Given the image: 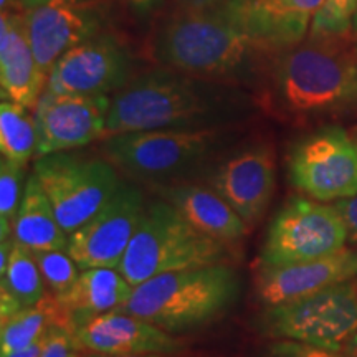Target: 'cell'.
Here are the masks:
<instances>
[{
  "label": "cell",
  "mask_w": 357,
  "mask_h": 357,
  "mask_svg": "<svg viewBox=\"0 0 357 357\" xmlns=\"http://www.w3.org/2000/svg\"><path fill=\"white\" fill-rule=\"evenodd\" d=\"M257 109L258 101L247 88L159 66L134 75L111 96L106 136L240 126Z\"/></svg>",
  "instance_id": "cell-1"
},
{
  "label": "cell",
  "mask_w": 357,
  "mask_h": 357,
  "mask_svg": "<svg viewBox=\"0 0 357 357\" xmlns=\"http://www.w3.org/2000/svg\"><path fill=\"white\" fill-rule=\"evenodd\" d=\"M153 55L160 66L243 88L257 86L278 56L257 37L240 0L185 7L155 32Z\"/></svg>",
  "instance_id": "cell-2"
},
{
  "label": "cell",
  "mask_w": 357,
  "mask_h": 357,
  "mask_svg": "<svg viewBox=\"0 0 357 357\" xmlns=\"http://www.w3.org/2000/svg\"><path fill=\"white\" fill-rule=\"evenodd\" d=\"M240 136V126L121 132L102 137L100 153L126 181L151 190L205 181L218 160L234 149Z\"/></svg>",
  "instance_id": "cell-3"
},
{
  "label": "cell",
  "mask_w": 357,
  "mask_h": 357,
  "mask_svg": "<svg viewBox=\"0 0 357 357\" xmlns=\"http://www.w3.org/2000/svg\"><path fill=\"white\" fill-rule=\"evenodd\" d=\"M342 37L311 38L280 53L268 68V101L296 119L357 111V56Z\"/></svg>",
  "instance_id": "cell-4"
},
{
  "label": "cell",
  "mask_w": 357,
  "mask_h": 357,
  "mask_svg": "<svg viewBox=\"0 0 357 357\" xmlns=\"http://www.w3.org/2000/svg\"><path fill=\"white\" fill-rule=\"evenodd\" d=\"M240 296V276L229 263L171 271L134 287L119 310L164 331H194L222 318Z\"/></svg>",
  "instance_id": "cell-5"
},
{
  "label": "cell",
  "mask_w": 357,
  "mask_h": 357,
  "mask_svg": "<svg viewBox=\"0 0 357 357\" xmlns=\"http://www.w3.org/2000/svg\"><path fill=\"white\" fill-rule=\"evenodd\" d=\"M230 245L195 229L162 199L149 200L118 270L132 287L171 271L225 263Z\"/></svg>",
  "instance_id": "cell-6"
},
{
  "label": "cell",
  "mask_w": 357,
  "mask_h": 357,
  "mask_svg": "<svg viewBox=\"0 0 357 357\" xmlns=\"http://www.w3.org/2000/svg\"><path fill=\"white\" fill-rule=\"evenodd\" d=\"M33 174L68 236L109 202L124 177L100 154L61 151L35 159Z\"/></svg>",
  "instance_id": "cell-7"
},
{
  "label": "cell",
  "mask_w": 357,
  "mask_h": 357,
  "mask_svg": "<svg viewBox=\"0 0 357 357\" xmlns=\"http://www.w3.org/2000/svg\"><path fill=\"white\" fill-rule=\"evenodd\" d=\"M260 326L266 336L342 351L357 334V283L351 280L300 300L268 306Z\"/></svg>",
  "instance_id": "cell-8"
},
{
  "label": "cell",
  "mask_w": 357,
  "mask_h": 357,
  "mask_svg": "<svg viewBox=\"0 0 357 357\" xmlns=\"http://www.w3.org/2000/svg\"><path fill=\"white\" fill-rule=\"evenodd\" d=\"M347 230L336 205L293 197L268 227L260 266H287L323 258L346 247Z\"/></svg>",
  "instance_id": "cell-9"
},
{
  "label": "cell",
  "mask_w": 357,
  "mask_h": 357,
  "mask_svg": "<svg viewBox=\"0 0 357 357\" xmlns=\"http://www.w3.org/2000/svg\"><path fill=\"white\" fill-rule=\"evenodd\" d=\"M289 182L306 197L337 202L357 195V146L339 126L316 129L288 154Z\"/></svg>",
  "instance_id": "cell-10"
},
{
  "label": "cell",
  "mask_w": 357,
  "mask_h": 357,
  "mask_svg": "<svg viewBox=\"0 0 357 357\" xmlns=\"http://www.w3.org/2000/svg\"><path fill=\"white\" fill-rule=\"evenodd\" d=\"M147 200L136 182L124 178L109 202L68 236V253L82 270L118 268L144 215Z\"/></svg>",
  "instance_id": "cell-11"
},
{
  "label": "cell",
  "mask_w": 357,
  "mask_h": 357,
  "mask_svg": "<svg viewBox=\"0 0 357 357\" xmlns=\"http://www.w3.org/2000/svg\"><path fill=\"white\" fill-rule=\"evenodd\" d=\"M132 77V60L126 48L113 35L98 33L60 56L48 73L47 91L113 96Z\"/></svg>",
  "instance_id": "cell-12"
},
{
  "label": "cell",
  "mask_w": 357,
  "mask_h": 357,
  "mask_svg": "<svg viewBox=\"0 0 357 357\" xmlns=\"http://www.w3.org/2000/svg\"><path fill=\"white\" fill-rule=\"evenodd\" d=\"M202 182L215 189L252 229L265 215L275 194L273 149L265 142L231 149Z\"/></svg>",
  "instance_id": "cell-13"
},
{
  "label": "cell",
  "mask_w": 357,
  "mask_h": 357,
  "mask_svg": "<svg viewBox=\"0 0 357 357\" xmlns=\"http://www.w3.org/2000/svg\"><path fill=\"white\" fill-rule=\"evenodd\" d=\"M109 102L111 96L60 95L45 89L33 109L38 134L35 158L102 139Z\"/></svg>",
  "instance_id": "cell-14"
},
{
  "label": "cell",
  "mask_w": 357,
  "mask_h": 357,
  "mask_svg": "<svg viewBox=\"0 0 357 357\" xmlns=\"http://www.w3.org/2000/svg\"><path fill=\"white\" fill-rule=\"evenodd\" d=\"M25 15L30 45L47 77L60 56L101 30L96 0H48Z\"/></svg>",
  "instance_id": "cell-15"
},
{
  "label": "cell",
  "mask_w": 357,
  "mask_h": 357,
  "mask_svg": "<svg viewBox=\"0 0 357 357\" xmlns=\"http://www.w3.org/2000/svg\"><path fill=\"white\" fill-rule=\"evenodd\" d=\"M79 351L106 356L176 354L184 341L149 321L113 310L95 316L73 331Z\"/></svg>",
  "instance_id": "cell-16"
},
{
  "label": "cell",
  "mask_w": 357,
  "mask_h": 357,
  "mask_svg": "<svg viewBox=\"0 0 357 357\" xmlns=\"http://www.w3.org/2000/svg\"><path fill=\"white\" fill-rule=\"evenodd\" d=\"M354 278L357 248L344 247L333 255L296 265L258 266L255 288L258 300L268 307L300 300Z\"/></svg>",
  "instance_id": "cell-17"
},
{
  "label": "cell",
  "mask_w": 357,
  "mask_h": 357,
  "mask_svg": "<svg viewBox=\"0 0 357 357\" xmlns=\"http://www.w3.org/2000/svg\"><path fill=\"white\" fill-rule=\"evenodd\" d=\"M48 77L38 66L26 30L25 10H6L0 17V88L2 100L35 109Z\"/></svg>",
  "instance_id": "cell-18"
},
{
  "label": "cell",
  "mask_w": 357,
  "mask_h": 357,
  "mask_svg": "<svg viewBox=\"0 0 357 357\" xmlns=\"http://www.w3.org/2000/svg\"><path fill=\"white\" fill-rule=\"evenodd\" d=\"M151 192L176 207L195 229L213 238L231 245L248 234L250 229L243 218L207 182L190 181L160 185Z\"/></svg>",
  "instance_id": "cell-19"
},
{
  "label": "cell",
  "mask_w": 357,
  "mask_h": 357,
  "mask_svg": "<svg viewBox=\"0 0 357 357\" xmlns=\"http://www.w3.org/2000/svg\"><path fill=\"white\" fill-rule=\"evenodd\" d=\"M261 43L275 55L296 47L324 0H240Z\"/></svg>",
  "instance_id": "cell-20"
},
{
  "label": "cell",
  "mask_w": 357,
  "mask_h": 357,
  "mask_svg": "<svg viewBox=\"0 0 357 357\" xmlns=\"http://www.w3.org/2000/svg\"><path fill=\"white\" fill-rule=\"evenodd\" d=\"M134 287L118 268H86L65 293L55 294L71 333L95 316L126 305Z\"/></svg>",
  "instance_id": "cell-21"
},
{
  "label": "cell",
  "mask_w": 357,
  "mask_h": 357,
  "mask_svg": "<svg viewBox=\"0 0 357 357\" xmlns=\"http://www.w3.org/2000/svg\"><path fill=\"white\" fill-rule=\"evenodd\" d=\"M13 238L32 252L68 248V234L58 222L50 199L35 174L26 181L24 199L13 223Z\"/></svg>",
  "instance_id": "cell-22"
},
{
  "label": "cell",
  "mask_w": 357,
  "mask_h": 357,
  "mask_svg": "<svg viewBox=\"0 0 357 357\" xmlns=\"http://www.w3.org/2000/svg\"><path fill=\"white\" fill-rule=\"evenodd\" d=\"M55 326L70 329L68 318L58 305L55 294H47L38 305L25 307L13 318L3 321L0 329V357L25 349L47 336Z\"/></svg>",
  "instance_id": "cell-23"
},
{
  "label": "cell",
  "mask_w": 357,
  "mask_h": 357,
  "mask_svg": "<svg viewBox=\"0 0 357 357\" xmlns=\"http://www.w3.org/2000/svg\"><path fill=\"white\" fill-rule=\"evenodd\" d=\"M30 111L10 100H2L0 105V153L19 166H26L37 154V123Z\"/></svg>",
  "instance_id": "cell-24"
},
{
  "label": "cell",
  "mask_w": 357,
  "mask_h": 357,
  "mask_svg": "<svg viewBox=\"0 0 357 357\" xmlns=\"http://www.w3.org/2000/svg\"><path fill=\"white\" fill-rule=\"evenodd\" d=\"M45 287L47 284L32 250L19 242L13 243L6 275L0 276V288L13 294L24 307H30L47 296Z\"/></svg>",
  "instance_id": "cell-25"
},
{
  "label": "cell",
  "mask_w": 357,
  "mask_h": 357,
  "mask_svg": "<svg viewBox=\"0 0 357 357\" xmlns=\"http://www.w3.org/2000/svg\"><path fill=\"white\" fill-rule=\"evenodd\" d=\"M357 0H324L311 22V38L344 37L354 26Z\"/></svg>",
  "instance_id": "cell-26"
},
{
  "label": "cell",
  "mask_w": 357,
  "mask_h": 357,
  "mask_svg": "<svg viewBox=\"0 0 357 357\" xmlns=\"http://www.w3.org/2000/svg\"><path fill=\"white\" fill-rule=\"evenodd\" d=\"M42 271L43 281L52 294H61L77 281L82 268L73 260L68 250H43L33 252Z\"/></svg>",
  "instance_id": "cell-27"
},
{
  "label": "cell",
  "mask_w": 357,
  "mask_h": 357,
  "mask_svg": "<svg viewBox=\"0 0 357 357\" xmlns=\"http://www.w3.org/2000/svg\"><path fill=\"white\" fill-rule=\"evenodd\" d=\"M26 177L25 166L3 159L0 162V220L15 223L22 199L25 194Z\"/></svg>",
  "instance_id": "cell-28"
},
{
  "label": "cell",
  "mask_w": 357,
  "mask_h": 357,
  "mask_svg": "<svg viewBox=\"0 0 357 357\" xmlns=\"http://www.w3.org/2000/svg\"><path fill=\"white\" fill-rule=\"evenodd\" d=\"M266 357H346L337 351L324 349V347L305 344V342L289 341V339H280L268 346Z\"/></svg>",
  "instance_id": "cell-29"
},
{
  "label": "cell",
  "mask_w": 357,
  "mask_h": 357,
  "mask_svg": "<svg viewBox=\"0 0 357 357\" xmlns=\"http://www.w3.org/2000/svg\"><path fill=\"white\" fill-rule=\"evenodd\" d=\"M78 346L70 329L55 326L47 334L40 357H79Z\"/></svg>",
  "instance_id": "cell-30"
},
{
  "label": "cell",
  "mask_w": 357,
  "mask_h": 357,
  "mask_svg": "<svg viewBox=\"0 0 357 357\" xmlns=\"http://www.w3.org/2000/svg\"><path fill=\"white\" fill-rule=\"evenodd\" d=\"M334 205H336L337 212L341 213L342 220L346 223L347 242H351L352 247L357 248V195L337 200Z\"/></svg>",
  "instance_id": "cell-31"
},
{
  "label": "cell",
  "mask_w": 357,
  "mask_h": 357,
  "mask_svg": "<svg viewBox=\"0 0 357 357\" xmlns=\"http://www.w3.org/2000/svg\"><path fill=\"white\" fill-rule=\"evenodd\" d=\"M25 310L24 306L17 301V298L7 291V289L0 288V321H7L13 318L17 312Z\"/></svg>",
  "instance_id": "cell-32"
},
{
  "label": "cell",
  "mask_w": 357,
  "mask_h": 357,
  "mask_svg": "<svg viewBox=\"0 0 357 357\" xmlns=\"http://www.w3.org/2000/svg\"><path fill=\"white\" fill-rule=\"evenodd\" d=\"M124 2L137 17H147L162 3V0H124Z\"/></svg>",
  "instance_id": "cell-33"
},
{
  "label": "cell",
  "mask_w": 357,
  "mask_h": 357,
  "mask_svg": "<svg viewBox=\"0 0 357 357\" xmlns=\"http://www.w3.org/2000/svg\"><path fill=\"white\" fill-rule=\"evenodd\" d=\"M45 341H47V336H43L42 339H38L37 342H33V344H30L29 347H25V349L12 352V354H8L6 357H40V354H42V351H43Z\"/></svg>",
  "instance_id": "cell-34"
},
{
  "label": "cell",
  "mask_w": 357,
  "mask_h": 357,
  "mask_svg": "<svg viewBox=\"0 0 357 357\" xmlns=\"http://www.w3.org/2000/svg\"><path fill=\"white\" fill-rule=\"evenodd\" d=\"M342 352H344L346 357H357V334H354V336L347 341V344L344 346Z\"/></svg>",
  "instance_id": "cell-35"
},
{
  "label": "cell",
  "mask_w": 357,
  "mask_h": 357,
  "mask_svg": "<svg viewBox=\"0 0 357 357\" xmlns=\"http://www.w3.org/2000/svg\"><path fill=\"white\" fill-rule=\"evenodd\" d=\"M84 357H177L176 354H136V356H106V354H89Z\"/></svg>",
  "instance_id": "cell-36"
},
{
  "label": "cell",
  "mask_w": 357,
  "mask_h": 357,
  "mask_svg": "<svg viewBox=\"0 0 357 357\" xmlns=\"http://www.w3.org/2000/svg\"><path fill=\"white\" fill-rule=\"evenodd\" d=\"M185 7H204L211 6V3L220 2V0H181Z\"/></svg>",
  "instance_id": "cell-37"
},
{
  "label": "cell",
  "mask_w": 357,
  "mask_h": 357,
  "mask_svg": "<svg viewBox=\"0 0 357 357\" xmlns=\"http://www.w3.org/2000/svg\"><path fill=\"white\" fill-rule=\"evenodd\" d=\"M48 2V0H17V3H19V7L22 10H30V8L40 6V3H45Z\"/></svg>",
  "instance_id": "cell-38"
},
{
  "label": "cell",
  "mask_w": 357,
  "mask_h": 357,
  "mask_svg": "<svg viewBox=\"0 0 357 357\" xmlns=\"http://www.w3.org/2000/svg\"><path fill=\"white\" fill-rule=\"evenodd\" d=\"M354 26L357 29V13H356V17H354Z\"/></svg>",
  "instance_id": "cell-39"
},
{
  "label": "cell",
  "mask_w": 357,
  "mask_h": 357,
  "mask_svg": "<svg viewBox=\"0 0 357 357\" xmlns=\"http://www.w3.org/2000/svg\"><path fill=\"white\" fill-rule=\"evenodd\" d=\"M354 141H356V146H357V137H356V139H354Z\"/></svg>",
  "instance_id": "cell-40"
}]
</instances>
